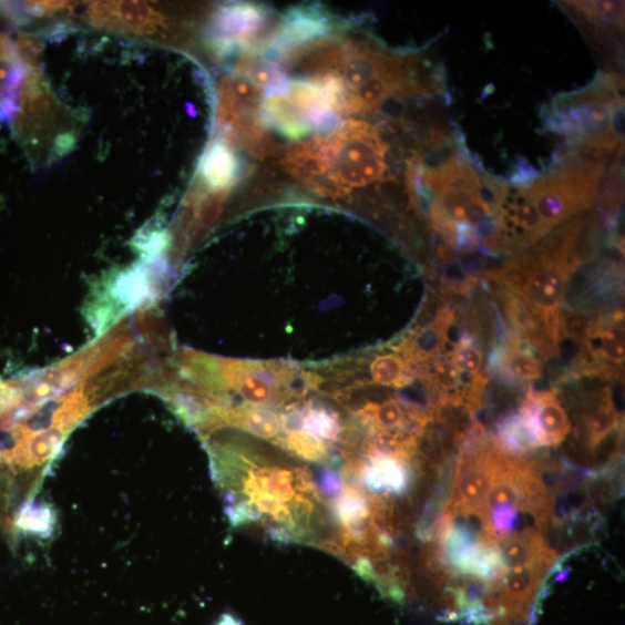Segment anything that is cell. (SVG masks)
Wrapping results in <instances>:
<instances>
[{
    "label": "cell",
    "mask_w": 625,
    "mask_h": 625,
    "mask_svg": "<svg viewBox=\"0 0 625 625\" xmlns=\"http://www.w3.org/2000/svg\"><path fill=\"white\" fill-rule=\"evenodd\" d=\"M219 481L229 515L239 525H256L284 542H320L331 524L315 480L290 457L239 439L219 459Z\"/></svg>",
    "instance_id": "1"
},
{
    "label": "cell",
    "mask_w": 625,
    "mask_h": 625,
    "mask_svg": "<svg viewBox=\"0 0 625 625\" xmlns=\"http://www.w3.org/2000/svg\"><path fill=\"white\" fill-rule=\"evenodd\" d=\"M581 229V221L571 222L492 276L526 305L553 345L563 334L561 307L566 285L580 265Z\"/></svg>",
    "instance_id": "2"
},
{
    "label": "cell",
    "mask_w": 625,
    "mask_h": 625,
    "mask_svg": "<svg viewBox=\"0 0 625 625\" xmlns=\"http://www.w3.org/2000/svg\"><path fill=\"white\" fill-rule=\"evenodd\" d=\"M546 129L565 139L573 154L597 158L623 148L624 99L619 76L598 72L586 88L555 96L542 114Z\"/></svg>",
    "instance_id": "3"
},
{
    "label": "cell",
    "mask_w": 625,
    "mask_h": 625,
    "mask_svg": "<svg viewBox=\"0 0 625 625\" xmlns=\"http://www.w3.org/2000/svg\"><path fill=\"white\" fill-rule=\"evenodd\" d=\"M322 153L334 197L367 187L387 174V145L368 122L348 120L316 140Z\"/></svg>",
    "instance_id": "4"
},
{
    "label": "cell",
    "mask_w": 625,
    "mask_h": 625,
    "mask_svg": "<svg viewBox=\"0 0 625 625\" xmlns=\"http://www.w3.org/2000/svg\"><path fill=\"white\" fill-rule=\"evenodd\" d=\"M346 89L340 76L326 74L311 82L286 84L263 102V117L269 126L291 139L331 124L344 113Z\"/></svg>",
    "instance_id": "5"
},
{
    "label": "cell",
    "mask_w": 625,
    "mask_h": 625,
    "mask_svg": "<svg viewBox=\"0 0 625 625\" xmlns=\"http://www.w3.org/2000/svg\"><path fill=\"white\" fill-rule=\"evenodd\" d=\"M605 167L603 160L573 161L572 155H565L556 168L537 177L524 193L553 230L593 204Z\"/></svg>",
    "instance_id": "6"
},
{
    "label": "cell",
    "mask_w": 625,
    "mask_h": 625,
    "mask_svg": "<svg viewBox=\"0 0 625 625\" xmlns=\"http://www.w3.org/2000/svg\"><path fill=\"white\" fill-rule=\"evenodd\" d=\"M88 14L96 29L114 33L154 34L165 24L162 13L143 2H96Z\"/></svg>",
    "instance_id": "7"
},
{
    "label": "cell",
    "mask_w": 625,
    "mask_h": 625,
    "mask_svg": "<svg viewBox=\"0 0 625 625\" xmlns=\"http://www.w3.org/2000/svg\"><path fill=\"white\" fill-rule=\"evenodd\" d=\"M520 412L526 417L539 447H557L570 432L568 417L553 392L530 390Z\"/></svg>",
    "instance_id": "8"
},
{
    "label": "cell",
    "mask_w": 625,
    "mask_h": 625,
    "mask_svg": "<svg viewBox=\"0 0 625 625\" xmlns=\"http://www.w3.org/2000/svg\"><path fill=\"white\" fill-rule=\"evenodd\" d=\"M266 13L254 6H229L219 10L214 38L221 49L246 45L264 28Z\"/></svg>",
    "instance_id": "9"
},
{
    "label": "cell",
    "mask_w": 625,
    "mask_h": 625,
    "mask_svg": "<svg viewBox=\"0 0 625 625\" xmlns=\"http://www.w3.org/2000/svg\"><path fill=\"white\" fill-rule=\"evenodd\" d=\"M284 167L312 191L334 197L327 177L326 163L317 141L293 147L284 156Z\"/></svg>",
    "instance_id": "10"
},
{
    "label": "cell",
    "mask_w": 625,
    "mask_h": 625,
    "mask_svg": "<svg viewBox=\"0 0 625 625\" xmlns=\"http://www.w3.org/2000/svg\"><path fill=\"white\" fill-rule=\"evenodd\" d=\"M19 44L0 33V116L13 115L19 89L28 72Z\"/></svg>",
    "instance_id": "11"
},
{
    "label": "cell",
    "mask_w": 625,
    "mask_h": 625,
    "mask_svg": "<svg viewBox=\"0 0 625 625\" xmlns=\"http://www.w3.org/2000/svg\"><path fill=\"white\" fill-rule=\"evenodd\" d=\"M500 555L505 568H515L533 564L551 566L557 554L545 544L542 535L534 530L513 534L501 542Z\"/></svg>",
    "instance_id": "12"
},
{
    "label": "cell",
    "mask_w": 625,
    "mask_h": 625,
    "mask_svg": "<svg viewBox=\"0 0 625 625\" xmlns=\"http://www.w3.org/2000/svg\"><path fill=\"white\" fill-rule=\"evenodd\" d=\"M568 14L595 38L623 33L624 2H565Z\"/></svg>",
    "instance_id": "13"
},
{
    "label": "cell",
    "mask_w": 625,
    "mask_h": 625,
    "mask_svg": "<svg viewBox=\"0 0 625 625\" xmlns=\"http://www.w3.org/2000/svg\"><path fill=\"white\" fill-rule=\"evenodd\" d=\"M239 172L236 154L227 142L217 141L208 147L203 156L201 177L203 184L216 194H226Z\"/></svg>",
    "instance_id": "14"
},
{
    "label": "cell",
    "mask_w": 625,
    "mask_h": 625,
    "mask_svg": "<svg viewBox=\"0 0 625 625\" xmlns=\"http://www.w3.org/2000/svg\"><path fill=\"white\" fill-rule=\"evenodd\" d=\"M361 481L373 491L402 493L409 482L406 462L389 457H377L358 469Z\"/></svg>",
    "instance_id": "15"
},
{
    "label": "cell",
    "mask_w": 625,
    "mask_h": 625,
    "mask_svg": "<svg viewBox=\"0 0 625 625\" xmlns=\"http://www.w3.org/2000/svg\"><path fill=\"white\" fill-rule=\"evenodd\" d=\"M529 345L530 344L524 345L519 337L514 336L512 340L501 349L499 367L510 379L530 382L542 376V361L534 352L535 349H531Z\"/></svg>",
    "instance_id": "16"
},
{
    "label": "cell",
    "mask_w": 625,
    "mask_h": 625,
    "mask_svg": "<svg viewBox=\"0 0 625 625\" xmlns=\"http://www.w3.org/2000/svg\"><path fill=\"white\" fill-rule=\"evenodd\" d=\"M587 348L597 359H603L611 365L619 367L624 359L623 350V321H603L592 326L587 332Z\"/></svg>",
    "instance_id": "17"
},
{
    "label": "cell",
    "mask_w": 625,
    "mask_h": 625,
    "mask_svg": "<svg viewBox=\"0 0 625 625\" xmlns=\"http://www.w3.org/2000/svg\"><path fill=\"white\" fill-rule=\"evenodd\" d=\"M372 377L385 386L401 387L410 381L406 363L397 355L379 357L372 365Z\"/></svg>",
    "instance_id": "18"
},
{
    "label": "cell",
    "mask_w": 625,
    "mask_h": 625,
    "mask_svg": "<svg viewBox=\"0 0 625 625\" xmlns=\"http://www.w3.org/2000/svg\"><path fill=\"white\" fill-rule=\"evenodd\" d=\"M483 355L473 338H462L454 347L450 363L460 373L474 376L479 375L482 368Z\"/></svg>",
    "instance_id": "19"
}]
</instances>
